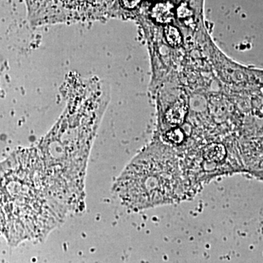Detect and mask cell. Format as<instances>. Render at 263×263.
Masks as SVG:
<instances>
[{"label":"cell","instance_id":"obj_6","mask_svg":"<svg viewBox=\"0 0 263 263\" xmlns=\"http://www.w3.org/2000/svg\"><path fill=\"white\" fill-rule=\"evenodd\" d=\"M167 141L175 145H180L184 141L185 134L182 129L179 127H174L169 129L165 133Z\"/></svg>","mask_w":263,"mask_h":263},{"label":"cell","instance_id":"obj_5","mask_svg":"<svg viewBox=\"0 0 263 263\" xmlns=\"http://www.w3.org/2000/svg\"><path fill=\"white\" fill-rule=\"evenodd\" d=\"M164 37L170 46H179L182 42V36L179 29L172 25H167L164 30Z\"/></svg>","mask_w":263,"mask_h":263},{"label":"cell","instance_id":"obj_4","mask_svg":"<svg viewBox=\"0 0 263 263\" xmlns=\"http://www.w3.org/2000/svg\"><path fill=\"white\" fill-rule=\"evenodd\" d=\"M188 113V107L182 100L175 102L165 114L166 122L171 125L179 126L183 124Z\"/></svg>","mask_w":263,"mask_h":263},{"label":"cell","instance_id":"obj_1","mask_svg":"<svg viewBox=\"0 0 263 263\" xmlns=\"http://www.w3.org/2000/svg\"><path fill=\"white\" fill-rule=\"evenodd\" d=\"M69 215L48 187L37 150L13 154L1 164V230L12 245L42 240Z\"/></svg>","mask_w":263,"mask_h":263},{"label":"cell","instance_id":"obj_2","mask_svg":"<svg viewBox=\"0 0 263 263\" xmlns=\"http://www.w3.org/2000/svg\"><path fill=\"white\" fill-rule=\"evenodd\" d=\"M114 187L121 202L136 212L183 201L195 195L177 158L150 152L128 163Z\"/></svg>","mask_w":263,"mask_h":263},{"label":"cell","instance_id":"obj_3","mask_svg":"<svg viewBox=\"0 0 263 263\" xmlns=\"http://www.w3.org/2000/svg\"><path fill=\"white\" fill-rule=\"evenodd\" d=\"M150 14L156 23L169 25L174 20L176 15L174 5L171 2L156 3L152 7Z\"/></svg>","mask_w":263,"mask_h":263},{"label":"cell","instance_id":"obj_8","mask_svg":"<svg viewBox=\"0 0 263 263\" xmlns=\"http://www.w3.org/2000/svg\"><path fill=\"white\" fill-rule=\"evenodd\" d=\"M142 0H122L123 7L126 9L133 10L141 4Z\"/></svg>","mask_w":263,"mask_h":263},{"label":"cell","instance_id":"obj_9","mask_svg":"<svg viewBox=\"0 0 263 263\" xmlns=\"http://www.w3.org/2000/svg\"><path fill=\"white\" fill-rule=\"evenodd\" d=\"M150 1H154V0H150Z\"/></svg>","mask_w":263,"mask_h":263},{"label":"cell","instance_id":"obj_7","mask_svg":"<svg viewBox=\"0 0 263 263\" xmlns=\"http://www.w3.org/2000/svg\"><path fill=\"white\" fill-rule=\"evenodd\" d=\"M176 14L178 18H186L193 15V10L189 7L186 3H183L180 4L176 10Z\"/></svg>","mask_w":263,"mask_h":263}]
</instances>
